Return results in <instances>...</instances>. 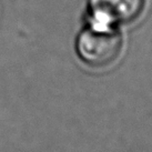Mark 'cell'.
Here are the masks:
<instances>
[{"instance_id":"obj_2","label":"cell","mask_w":152,"mask_h":152,"mask_svg":"<svg viewBox=\"0 0 152 152\" xmlns=\"http://www.w3.org/2000/svg\"><path fill=\"white\" fill-rule=\"evenodd\" d=\"M123 39L119 30L97 31L83 28L76 39V52L83 64L106 68L117 61L122 51Z\"/></svg>"},{"instance_id":"obj_1","label":"cell","mask_w":152,"mask_h":152,"mask_svg":"<svg viewBox=\"0 0 152 152\" xmlns=\"http://www.w3.org/2000/svg\"><path fill=\"white\" fill-rule=\"evenodd\" d=\"M145 0H88L85 16L87 28L97 31L119 30L141 17Z\"/></svg>"}]
</instances>
